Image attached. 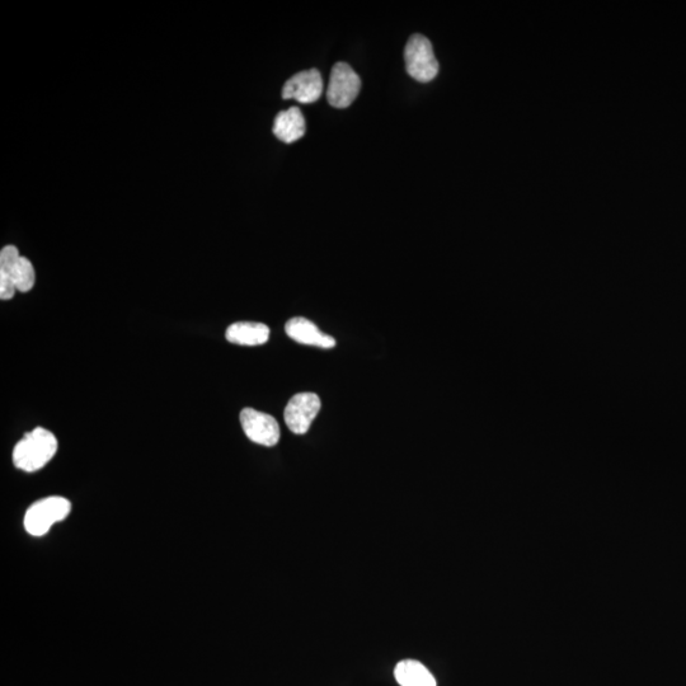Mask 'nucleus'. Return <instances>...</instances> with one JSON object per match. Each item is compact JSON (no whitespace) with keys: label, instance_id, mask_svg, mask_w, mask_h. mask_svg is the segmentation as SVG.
I'll return each mask as SVG.
<instances>
[{"label":"nucleus","instance_id":"obj_1","mask_svg":"<svg viewBox=\"0 0 686 686\" xmlns=\"http://www.w3.org/2000/svg\"><path fill=\"white\" fill-rule=\"evenodd\" d=\"M58 451V439L53 432L36 427L18 441L13 450V463L23 472L34 473L44 468Z\"/></svg>","mask_w":686,"mask_h":686},{"label":"nucleus","instance_id":"obj_2","mask_svg":"<svg viewBox=\"0 0 686 686\" xmlns=\"http://www.w3.org/2000/svg\"><path fill=\"white\" fill-rule=\"evenodd\" d=\"M72 504L67 498L51 496L35 502L25 515V529L32 537H42L51 526L68 518Z\"/></svg>","mask_w":686,"mask_h":686},{"label":"nucleus","instance_id":"obj_3","mask_svg":"<svg viewBox=\"0 0 686 686\" xmlns=\"http://www.w3.org/2000/svg\"><path fill=\"white\" fill-rule=\"evenodd\" d=\"M407 73L417 82L429 83L439 74V61L436 60L434 49L427 37L413 35L404 50Z\"/></svg>","mask_w":686,"mask_h":686},{"label":"nucleus","instance_id":"obj_4","mask_svg":"<svg viewBox=\"0 0 686 686\" xmlns=\"http://www.w3.org/2000/svg\"><path fill=\"white\" fill-rule=\"evenodd\" d=\"M361 79L346 63H337L332 69L327 100L332 107L346 108L359 96Z\"/></svg>","mask_w":686,"mask_h":686},{"label":"nucleus","instance_id":"obj_5","mask_svg":"<svg viewBox=\"0 0 686 686\" xmlns=\"http://www.w3.org/2000/svg\"><path fill=\"white\" fill-rule=\"evenodd\" d=\"M321 399L314 393H298L285 408V424L295 435L307 434L314 418L321 411Z\"/></svg>","mask_w":686,"mask_h":686},{"label":"nucleus","instance_id":"obj_6","mask_svg":"<svg viewBox=\"0 0 686 686\" xmlns=\"http://www.w3.org/2000/svg\"><path fill=\"white\" fill-rule=\"evenodd\" d=\"M241 424L244 434L258 445L275 446L280 441V426L275 417L253 408H244L241 412Z\"/></svg>","mask_w":686,"mask_h":686},{"label":"nucleus","instance_id":"obj_7","mask_svg":"<svg viewBox=\"0 0 686 686\" xmlns=\"http://www.w3.org/2000/svg\"><path fill=\"white\" fill-rule=\"evenodd\" d=\"M323 79L317 69L305 70L291 77L283 88L284 100H296L300 103H313L321 98Z\"/></svg>","mask_w":686,"mask_h":686},{"label":"nucleus","instance_id":"obj_8","mask_svg":"<svg viewBox=\"0 0 686 686\" xmlns=\"http://www.w3.org/2000/svg\"><path fill=\"white\" fill-rule=\"evenodd\" d=\"M285 332L291 340L303 345L317 346L321 349H332L336 346L335 338L326 335L316 324L302 317L290 319L286 323Z\"/></svg>","mask_w":686,"mask_h":686},{"label":"nucleus","instance_id":"obj_9","mask_svg":"<svg viewBox=\"0 0 686 686\" xmlns=\"http://www.w3.org/2000/svg\"><path fill=\"white\" fill-rule=\"evenodd\" d=\"M230 343L241 346H260L269 341L270 328L263 323L237 322L225 332Z\"/></svg>","mask_w":686,"mask_h":686},{"label":"nucleus","instance_id":"obj_10","mask_svg":"<svg viewBox=\"0 0 686 686\" xmlns=\"http://www.w3.org/2000/svg\"><path fill=\"white\" fill-rule=\"evenodd\" d=\"M274 134L277 139L286 144L302 139L305 134V120L298 107L280 112L274 122Z\"/></svg>","mask_w":686,"mask_h":686},{"label":"nucleus","instance_id":"obj_11","mask_svg":"<svg viewBox=\"0 0 686 686\" xmlns=\"http://www.w3.org/2000/svg\"><path fill=\"white\" fill-rule=\"evenodd\" d=\"M401 686H436V680L425 665L416 660H403L394 670Z\"/></svg>","mask_w":686,"mask_h":686},{"label":"nucleus","instance_id":"obj_12","mask_svg":"<svg viewBox=\"0 0 686 686\" xmlns=\"http://www.w3.org/2000/svg\"><path fill=\"white\" fill-rule=\"evenodd\" d=\"M0 275H6L12 279L17 291H21V293H28L36 283L34 265L26 257H21L12 269L0 270Z\"/></svg>","mask_w":686,"mask_h":686}]
</instances>
